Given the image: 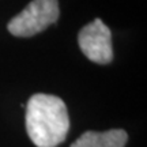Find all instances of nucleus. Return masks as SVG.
Returning <instances> with one entry per match:
<instances>
[{
    "label": "nucleus",
    "mask_w": 147,
    "mask_h": 147,
    "mask_svg": "<svg viewBox=\"0 0 147 147\" xmlns=\"http://www.w3.org/2000/svg\"><path fill=\"white\" fill-rule=\"evenodd\" d=\"M69 129L67 106L60 97L34 94L26 105V131L37 147H56Z\"/></svg>",
    "instance_id": "1"
},
{
    "label": "nucleus",
    "mask_w": 147,
    "mask_h": 147,
    "mask_svg": "<svg viewBox=\"0 0 147 147\" xmlns=\"http://www.w3.org/2000/svg\"><path fill=\"white\" fill-rule=\"evenodd\" d=\"M60 15L57 0H33L7 25L8 32L15 37H33L56 23Z\"/></svg>",
    "instance_id": "2"
},
{
    "label": "nucleus",
    "mask_w": 147,
    "mask_h": 147,
    "mask_svg": "<svg viewBox=\"0 0 147 147\" xmlns=\"http://www.w3.org/2000/svg\"><path fill=\"white\" fill-rule=\"evenodd\" d=\"M78 44L82 53L93 63L109 64L113 59L112 34L100 18L82 27L78 34Z\"/></svg>",
    "instance_id": "3"
},
{
    "label": "nucleus",
    "mask_w": 147,
    "mask_h": 147,
    "mask_svg": "<svg viewBox=\"0 0 147 147\" xmlns=\"http://www.w3.org/2000/svg\"><path fill=\"white\" fill-rule=\"evenodd\" d=\"M128 134L124 129H109L105 132L87 131L71 144V147H124Z\"/></svg>",
    "instance_id": "4"
}]
</instances>
